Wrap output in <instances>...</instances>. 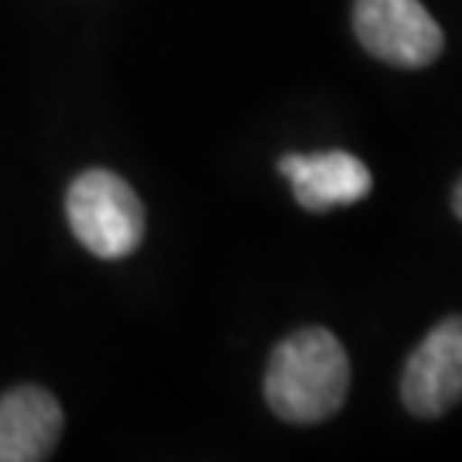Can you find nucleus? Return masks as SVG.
<instances>
[{
	"label": "nucleus",
	"mask_w": 462,
	"mask_h": 462,
	"mask_svg": "<svg viewBox=\"0 0 462 462\" xmlns=\"http://www.w3.org/2000/svg\"><path fill=\"white\" fill-rule=\"evenodd\" d=\"M349 394V356L329 329L291 332L281 339L264 377L271 411L291 425H319L343 408Z\"/></svg>",
	"instance_id": "nucleus-1"
},
{
	"label": "nucleus",
	"mask_w": 462,
	"mask_h": 462,
	"mask_svg": "<svg viewBox=\"0 0 462 462\" xmlns=\"http://www.w3.org/2000/svg\"><path fill=\"white\" fill-rule=\"evenodd\" d=\"M66 216L76 240L103 261L131 257L144 240V206L131 185L106 168L83 171L69 185Z\"/></svg>",
	"instance_id": "nucleus-2"
},
{
	"label": "nucleus",
	"mask_w": 462,
	"mask_h": 462,
	"mask_svg": "<svg viewBox=\"0 0 462 462\" xmlns=\"http://www.w3.org/2000/svg\"><path fill=\"white\" fill-rule=\"evenodd\" d=\"M353 32L374 59L397 69H425L446 49V34L421 0H356Z\"/></svg>",
	"instance_id": "nucleus-3"
},
{
	"label": "nucleus",
	"mask_w": 462,
	"mask_h": 462,
	"mask_svg": "<svg viewBox=\"0 0 462 462\" xmlns=\"http://www.w3.org/2000/svg\"><path fill=\"white\" fill-rule=\"evenodd\" d=\"M401 397L414 418H439L462 401V315H448L418 343L404 374Z\"/></svg>",
	"instance_id": "nucleus-4"
},
{
	"label": "nucleus",
	"mask_w": 462,
	"mask_h": 462,
	"mask_svg": "<svg viewBox=\"0 0 462 462\" xmlns=\"http://www.w3.org/2000/svg\"><path fill=\"white\" fill-rule=\"evenodd\" d=\"M278 171L291 182L295 199L309 213H326L336 206H353L370 192V168L349 151H322V154H284Z\"/></svg>",
	"instance_id": "nucleus-5"
},
{
	"label": "nucleus",
	"mask_w": 462,
	"mask_h": 462,
	"mask_svg": "<svg viewBox=\"0 0 462 462\" xmlns=\"http://www.w3.org/2000/svg\"><path fill=\"white\" fill-rule=\"evenodd\" d=\"M62 435V408L42 387H14L0 397V462L49 459Z\"/></svg>",
	"instance_id": "nucleus-6"
},
{
	"label": "nucleus",
	"mask_w": 462,
	"mask_h": 462,
	"mask_svg": "<svg viewBox=\"0 0 462 462\" xmlns=\"http://www.w3.org/2000/svg\"><path fill=\"white\" fill-rule=\"evenodd\" d=\"M452 209H456V216L462 219V182L456 185V192H452Z\"/></svg>",
	"instance_id": "nucleus-7"
}]
</instances>
